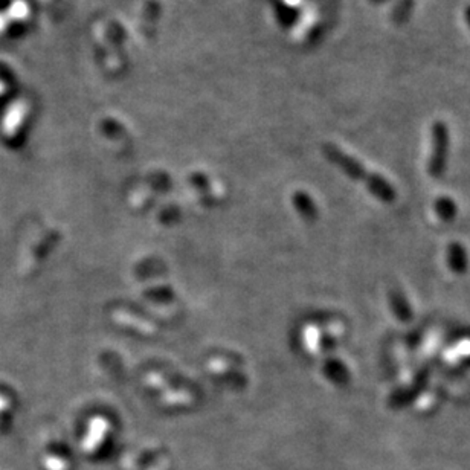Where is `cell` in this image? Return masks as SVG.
Wrapping results in <instances>:
<instances>
[{
	"mask_svg": "<svg viewBox=\"0 0 470 470\" xmlns=\"http://www.w3.org/2000/svg\"><path fill=\"white\" fill-rule=\"evenodd\" d=\"M449 144L451 136L446 122L435 121L431 130V156L427 159V173L434 179H441L447 170Z\"/></svg>",
	"mask_w": 470,
	"mask_h": 470,
	"instance_id": "1",
	"label": "cell"
},
{
	"mask_svg": "<svg viewBox=\"0 0 470 470\" xmlns=\"http://www.w3.org/2000/svg\"><path fill=\"white\" fill-rule=\"evenodd\" d=\"M427 378H429V371L420 370L418 373L414 377V381L408 385L392 392L389 398V405L394 408H400V406H406L412 403L427 387Z\"/></svg>",
	"mask_w": 470,
	"mask_h": 470,
	"instance_id": "2",
	"label": "cell"
},
{
	"mask_svg": "<svg viewBox=\"0 0 470 470\" xmlns=\"http://www.w3.org/2000/svg\"><path fill=\"white\" fill-rule=\"evenodd\" d=\"M327 153H328L330 159H332L333 162L338 165L350 179L361 180V182H363V184H365V182H367L371 171L365 170L363 165L359 162V160H356L354 158L348 156V154L342 153L338 149H334V147H330Z\"/></svg>",
	"mask_w": 470,
	"mask_h": 470,
	"instance_id": "3",
	"label": "cell"
},
{
	"mask_svg": "<svg viewBox=\"0 0 470 470\" xmlns=\"http://www.w3.org/2000/svg\"><path fill=\"white\" fill-rule=\"evenodd\" d=\"M365 186H367L368 193L373 195V197H376L378 202L387 203V205H391V203H394L397 199V191L394 185H391L389 182L378 173L371 171L367 182H365Z\"/></svg>",
	"mask_w": 470,
	"mask_h": 470,
	"instance_id": "4",
	"label": "cell"
},
{
	"mask_svg": "<svg viewBox=\"0 0 470 470\" xmlns=\"http://www.w3.org/2000/svg\"><path fill=\"white\" fill-rule=\"evenodd\" d=\"M446 261H447V268L453 273H457V275L466 273L469 268V255H467L466 248L458 242H452L447 246Z\"/></svg>",
	"mask_w": 470,
	"mask_h": 470,
	"instance_id": "5",
	"label": "cell"
},
{
	"mask_svg": "<svg viewBox=\"0 0 470 470\" xmlns=\"http://www.w3.org/2000/svg\"><path fill=\"white\" fill-rule=\"evenodd\" d=\"M388 301L392 314H394L400 322H409L412 319V307L403 292L391 290Z\"/></svg>",
	"mask_w": 470,
	"mask_h": 470,
	"instance_id": "6",
	"label": "cell"
},
{
	"mask_svg": "<svg viewBox=\"0 0 470 470\" xmlns=\"http://www.w3.org/2000/svg\"><path fill=\"white\" fill-rule=\"evenodd\" d=\"M434 211L441 222L449 223L457 219L458 206L455 200L449 197V195H441V197H438L434 203Z\"/></svg>",
	"mask_w": 470,
	"mask_h": 470,
	"instance_id": "7",
	"label": "cell"
},
{
	"mask_svg": "<svg viewBox=\"0 0 470 470\" xmlns=\"http://www.w3.org/2000/svg\"><path fill=\"white\" fill-rule=\"evenodd\" d=\"M416 8V0H397L391 10V22L396 25H405L412 16Z\"/></svg>",
	"mask_w": 470,
	"mask_h": 470,
	"instance_id": "8",
	"label": "cell"
},
{
	"mask_svg": "<svg viewBox=\"0 0 470 470\" xmlns=\"http://www.w3.org/2000/svg\"><path fill=\"white\" fill-rule=\"evenodd\" d=\"M328 374L333 381L338 382L339 385H345L350 378V374L347 371L345 365H342L341 362H332L328 367Z\"/></svg>",
	"mask_w": 470,
	"mask_h": 470,
	"instance_id": "9",
	"label": "cell"
},
{
	"mask_svg": "<svg viewBox=\"0 0 470 470\" xmlns=\"http://www.w3.org/2000/svg\"><path fill=\"white\" fill-rule=\"evenodd\" d=\"M464 19H466V22H467V25L470 28V5L464 10Z\"/></svg>",
	"mask_w": 470,
	"mask_h": 470,
	"instance_id": "10",
	"label": "cell"
},
{
	"mask_svg": "<svg viewBox=\"0 0 470 470\" xmlns=\"http://www.w3.org/2000/svg\"><path fill=\"white\" fill-rule=\"evenodd\" d=\"M370 2H371V3H376V5H378V3H385V2H388V0H370Z\"/></svg>",
	"mask_w": 470,
	"mask_h": 470,
	"instance_id": "11",
	"label": "cell"
}]
</instances>
